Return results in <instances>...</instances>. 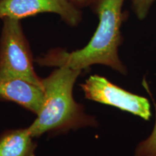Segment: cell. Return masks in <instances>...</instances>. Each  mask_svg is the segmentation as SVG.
Listing matches in <instances>:
<instances>
[{"mask_svg": "<svg viewBox=\"0 0 156 156\" xmlns=\"http://www.w3.org/2000/svg\"><path fill=\"white\" fill-rule=\"evenodd\" d=\"M125 0H93L90 7L98 18V25L90 41L83 48L72 52L54 48L36 62L44 67H66L82 71L95 64L111 67L122 75L126 66L119 56L122 44V26L127 16L123 11Z\"/></svg>", "mask_w": 156, "mask_h": 156, "instance_id": "cell-1", "label": "cell"}, {"mask_svg": "<svg viewBox=\"0 0 156 156\" xmlns=\"http://www.w3.org/2000/svg\"><path fill=\"white\" fill-rule=\"evenodd\" d=\"M83 71L58 67L42 79L44 100L37 118L28 129L34 137L46 132H63L85 126H96L94 116L86 114L73 97V87Z\"/></svg>", "mask_w": 156, "mask_h": 156, "instance_id": "cell-2", "label": "cell"}, {"mask_svg": "<svg viewBox=\"0 0 156 156\" xmlns=\"http://www.w3.org/2000/svg\"><path fill=\"white\" fill-rule=\"evenodd\" d=\"M0 80L20 78L43 87L37 75L34 57L21 20L5 17L1 20Z\"/></svg>", "mask_w": 156, "mask_h": 156, "instance_id": "cell-3", "label": "cell"}, {"mask_svg": "<svg viewBox=\"0 0 156 156\" xmlns=\"http://www.w3.org/2000/svg\"><path fill=\"white\" fill-rule=\"evenodd\" d=\"M80 87L88 100L116 107L144 120L151 118V106L147 98L129 92L106 77L91 75Z\"/></svg>", "mask_w": 156, "mask_h": 156, "instance_id": "cell-4", "label": "cell"}, {"mask_svg": "<svg viewBox=\"0 0 156 156\" xmlns=\"http://www.w3.org/2000/svg\"><path fill=\"white\" fill-rule=\"evenodd\" d=\"M42 13L57 15L70 27L83 19V11L71 0H0V20L5 17L22 20Z\"/></svg>", "mask_w": 156, "mask_h": 156, "instance_id": "cell-5", "label": "cell"}, {"mask_svg": "<svg viewBox=\"0 0 156 156\" xmlns=\"http://www.w3.org/2000/svg\"><path fill=\"white\" fill-rule=\"evenodd\" d=\"M44 100L42 86L20 78L0 80V101L15 103L37 115Z\"/></svg>", "mask_w": 156, "mask_h": 156, "instance_id": "cell-6", "label": "cell"}, {"mask_svg": "<svg viewBox=\"0 0 156 156\" xmlns=\"http://www.w3.org/2000/svg\"><path fill=\"white\" fill-rule=\"evenodd\" d=\"M36 147L28 128L6 130L0 135V156H35Z\"/></svg>", "mask_w": 156, "mask_h": 156, "instance_id": "cell-7", "label": "cell"}, {"mask_svg": "<svg viewBox=\"0 0 156 156\" xmlns=\"http://www.w3.org/2000/svg\"><path fill=\"white\" fill-rule=\"evenodd\" d=\"M142 85L146 91L149 93L154 104L155 109V121L151 134L148 136L147 138L140 142L136 147L134 151V156H156V103L146 82L145 77L142 80Z\"/></svg>", "mask_w": 156, "mask_h": 156, "instance_id": "cell-8", "label": "cell"}, {"mask_svg": "<svg viewBox=\"0 0 156 156\" xmlns=\"http://www.w3.org/2000/svg\"><path fill=\"white\" fill-rule=\"evenodd\" d=\"M156 0H132V8L136 17L142 20L146 18Z\"/></svg>", "mask_w": 156, "mask_h": 156, "instance_id": "cell-9", "label": "cell"}, {"mask_svg": "<svg viewBox=\"0 0 156 156\" xmlns=\"http://www.w3.org/2000/svg\"><path fill=\"white\" fill-rule=\"evenodd\" d=\"M93 0H71L73 3L77 6L79 8L83 9L84 7H90Z\"/></svg>", "mask_w": 156, "mask_h": 156, "instance_id": "cell-10", "label": "cell"}]
</instances>
